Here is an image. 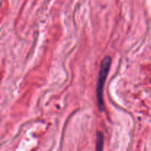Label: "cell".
<instances>
[{
	"mask_svg": "<svg viewBox=\"0 0 151 151\" xmlns=\"http://www.w3.org/2000/svg\"><path fill=\"white\" fill-rule=\"evenodd\" d=\"M111 64V58L109 56H106L102 61L101 66H100L99 78L97 84V97L99 109L101 111H103L105 109L103 99V88H104L106 80L107 78L109 69H110Z\"/></svg>",
	"mask_w": 151,
	"mask_h": 151,
	"instance_id": "obj_1",
	"label": "cell"
},
{
	"mask_svg": "<svg viewBox=\"0 0 151 151\" xmlns=\"http://www.w3.org/2000/svg\"><path fill=\"white\" fill-rule=\"evenodd\" d=\"M103 147V134L102 132H97V142H96V150H102Z\"/></svg>",
	"mask_w": 151,
	"mask_h": 151,
	"instance_id": "obj_2",
	"label": "cell"
}]
</instances>
